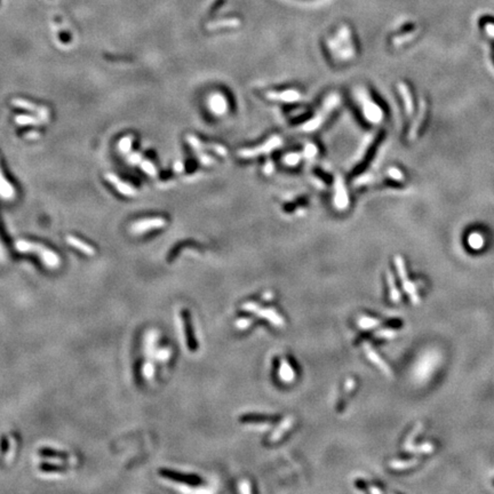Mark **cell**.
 <instances>
[{"instance_id": "5", "label": "cell", "mask_w": 494, "mask_h": 494, "mask_svg": "<svg viewBox=\"0 0 494 494\" xmlns=\"http://www.w3.org/2000/svg\"><path fill=\"white\" fill-rule=\"evenodd\" d=\"M279 377L281 381L284 382H292L295 377L294 370L292 369L290 364H288L286 360H283L280 364V370H279Z\"/></svg>"}, {"instance_id": "6", "label": "cell", "mask_w": 494, "mask_h": 494, "mask_svg": "<svg viewBox=\"0 0 494 494\" xmlns=\"http://www.w3.org/2000/svg\"><path fill=\"white\" fill-rule=\"evenodd\" d=\"M415 465H418V460H408V461H393L390 463V468L395 470H403L407 468H412Z\"/></svg>"}, {"instance_id": "14", "label": "cell", "mask_w": 494, "mask_h": 494, "mask_svg": "<svg viewBox=\"0 0 494 494\" xmlns=\"http://www.w3.org/2000/svg\"><path fill=\"white\" fill-rule=\"evenodd\" d=\"M0 5H1V0H0Z\"/></svg>"}, {"instance_id": "13", "label": "cell", "mask_w": 494, "mask_h": 494, "mask_svg": "<svg viewBox=\"0 0 494 494\" xmlns=\"http://www.w3.org/2000/svg\"><path fill=\"white\" fill-rule=\"evenodd\" d=\"M249 324H250V321L249 319H246V318H243V319H240V321H237V326H238L239 328H245Z\"/></svg>"}, {"instance_id": "7", "label": "cell", "mask_w": 494, "mask_h": 494, "mask_svg": "<svg viewBox=\"0 0 494 494\" xmlns=\"http://www.w3.org/2000/svg\"><path fill=\"white\" fill-rule=\"evenodd\" d=\"M292 425V419H290V420H286L284 422V423H281L279 425V428H278V430L277 431H274L273 432V435L271 436V441H278L281 436H283V434H285V432L287 431V429L290 428Z\"/></svg>"}, {"instance_id": "12", "label": "cell", "mask_w": 494, "mask_h": 494, "mask_svg": "<svg viewBox=\"0 0 494 494\" xmlns=\"http://www.w3.org/2000/svg\"><path fill=\"white\" fill-rule=\"evenodd\" d=\"M41 461L48 462V463H55V465H63L65 461L63 459H56V458H49V456H45V458H40Z\"/></svg>"}, {"instance_id": "3", "label": "cell", "mask_w": 494, "mask_h": 494, "mask_svg": "<svg viewBox=\"0 0 494 494\" xmlns=\"http://www.w3.org/2000/svg\"><path fill=\"white\" fill-rule=\"evenodd\" d=\"M365 352L367 353V356H369V358H370V360H372V362H373L374 364H375V365H376L377 367H379V369H380L381 370H382L383 373H386L387 375H390V374H391V370H390L389 367H388V365L386 364V362H383V360L380 358V356L377 355L376 352H374L373 350H372V348H370V346L369 345H366V346H365Z\"/></svg>"}, {"instance_id": "10", "label": "cell", "mask_w": 494, "mask_h": 494, "mask_svg": "<svg viewBox=\"0 0 494 494\" xmlns=\"http://www.w3.org/2000/svg\"><path fill=\"white\" fill-rule=\"evenodd\" d=\"M388 279H389V286H390V295H391V300H394L395 302L399 301V293H398L396 286H395V280L393 279V276L391 274H388Z\"/></svg>"}, {"instance_id": "2", "label": "cell", "mask_w": 494, "mask_h": 494, "mask_svg": "<svg viewBox=\"0 0 494 494\" xmlns=\"http://www.w3.org/2000/svg\"><path fill=\"white\" fill-rule=\"evenodd\" d=\"M243 308L246 309V310L255 312V314L259 315L260 317L266 318L267 321H269L271 324H273L276 326H283L284 325L283 319H281L280 316L278 315L276 310H273V309L260 308L259 305L255 304V303H246V304H244Z\"/></svg>"}, {"instance_id": "8", "label": "cell", "mask_w": 494, "mask_h": 494, "mask_svg": "<svg viewBox=\"0 0 494 494\" xmlns=\"http://www.w3.org/2000/svg\"><path fill=\"white\" fill-rule=\"evenodd\" d=\"M468 242H469V245H470V247H471V248L479 249V248H482V246L484 244V239H483V237L479 235V233H472V235L469 236Z\"/></svg>"}, {"instance_id": "11", "label": "cell", "mask_w": 494, "mask_h": 494, "mask_svg": "<svg viewBox=\"0 0 494 494\" xmlns=\"http://www.w3.org/2000/svg\"><path fill=\"white\" fill-rule=\"evenodd\" d=\"M154 358L157 360H160V362H165V360L170 359L171 357V350L170 349H160L156 350L154 351Z\"/></svg>"}, {"instance_id": "4", "label": "cell", "mask_w": 494, "mask_h": 494, "mask_svg": "<svg viewBox=\"0 0 494 494\" xmlns=\"http://www.w3.org/2000/svg\"><path fill=\"white\" fill-rule=\"evenodd\" d=\"M67 242L70 244V245H72L74 247H75V248H78L79 250H81L82 253H85L86 255H94L95 254V249L93 248L92 246H89L87 245V244L84 243V242H81V240H79L75 238V237H72V236H68V238H67Z\"/></svg>"}, {"instance_id": "1", "label": "cell", "mask_w": 494, "mask_h": 494, "mask_svg": "<svg viewBox=\"0 0 494 494\" xmlns=\"http://www.w3.org/2000/svg\"><path fill=\"white\" fill-rule=\"evenodd\" d=\"M15 246L16 249L20 250V252H33L39 254L40 260L43 261L45 266L49 268V269H57V268L60 267L61 260L57 254L51 252L50 249L46 248V247L43 245L20 240V242H17L15 244Z\"/></svg>"}, {"instance_id": "9", "label": "cell", "mask_w": 494, "mask_h": 494, "mask_svg": "<svg viewBox=\"0 0 494 494\" xmlns=\"http://www.w3.org/2000/svg\"><path fill=\"white\" fill-rule=\"evenodd\" d=\"M379 324V321L376 319L369 318V317H362L359 319V326L363 328H372L375 327V326Z\"/></svg>"}]
</instances>
